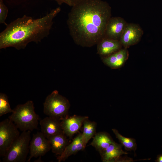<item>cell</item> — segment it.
<instances>
[{
    "label": "cell",
    "mask_w": 162,
    "mask_h": 162,
    "mask_svg": "<svg viewBox=\"0 0 162 162\" xmlns=\"http://www.w3.org/2000/svg\"><path fill=\"white\" fill-rule=\"evenodd\" d=\"M111 9L102 0H83L72 7L67 24L76 44L91 47L104 37L106 26L111 17Z\"/></svg>",
    "instance_id": "6da1fadb"
},
{
    "label": "cell",
    "mask_w": 162,
    "mask_h": 162,
    "mask_svg": "<svg viewBox=\"0 0 162 162\" xmlns=\"http://www.w3.org/2000/svg\"><path fill=\"white\" fill-rule=\"evenodd\" d=\"M61 10L58 7L36 19L25 15L7 24L0 33V49L13 47L20 50L30 42H40L49 35L53 20Z\"/></svg>",
    "instance_id": "7a4b0ae2"
},
{
    "label": "cell",
    "mask_w": 162,
    "mask_h": 162,
    "mask_svg": "<svg viewBox=\"0 0 162 162\" xmlns=\"http://www.w3.org/2000/svg\"><path fill=\"white\" fill-rule=\"evenodd\" d=\"M8 118L21 131H32L38 128L39 116L34 111L33 101L29 100L17 105Z\"/></svg>",
    "instance_id": "3957f363"
},
{
    "label": "cell",
    "mask_w": 162,
    "mask_h": 162,
    "mask_svg": "<svg viewBox=\"0 0 162 162\" xmlns=\"http://www.w3.org/2000/svg\"><path fill=\"white\" fill-rule=\"evenodd\" d=\"M70 104L68 100L60 95L57 90L53 91L46 97L44 103V113L48 116L61 120L68 116Z\"/></svg>",
    "instance_id": "277c9868"
},
{
    "label": "cell",
    "mask_w": 162,
    "mask_h": 162,
    "mask_svg": "<svg viewBox=\"0 0 162 162\" xmlns=\"http://www.w3.org/2000/svg\"><path fill=\"white\" fill-rule=\"evenodd\" d=\"M31 140V131H22L3 157L2 162H25L29 152Z\"/></svg>",
    "instance_id": "5b68a950"
},
{
    "label": "cell",
    "mask_w": 162,
    "mask_h": 162,
    "mask_svg": "<svg viewBox=\"0 0 162 162\" xmlns=\"http://www.w3.org/2000/svg\"><path fill=\"white\" fill-rule=\"evenodd\" d=\"M20 135L18 128L8 118L0 123V156L4 157Z\"/></svg>",
    "instance_id": "8992f818"
},
{
    "label": "cell",
    "mask_w": 162,
    "mask_h": 162,
    "mask_svg": "<svg viewBox=\"0 0 162 162\" xmlns=\"http://www.w3.org/2000/svg\"><path fill=\"white\" fill-rule=\"evenodd\" d=\"M51 149L50 144L48 139L41 132L33 134L29 144L30 156L27 160L30 162L33 158L45 155Z\"/></svg>",
    "instance_id": "52a82bcc"
},
{
    "label": "cell",
    "mask_w": 162,
    "mask_h": 162,
    "mask_svg": "<svg viewBox=\"0 0 162 162\" xmlns=\"http://www.w3.org/2000/svg\"><path fill=\"white\" fill-rule=\"evenodd\" d=\"M143 33L142 29L138 24L127 23L119 40L122 46L127 48L138 43Z\"/></svg>",
    "instance_id": "ba28073f"
},
{
    "label": "cell",
    "mask_w": 162,
    "mask_h": 162,
    "mask_svg": "<svg viewBox=\"0 0 162 162\" xmlns=\"http://www.w3.org/2000/svg\"><path fill=\"white\" fill-rule=\"evenodd\" d=\"M88 118L87 116L75 115L63 118L61 120L63 133L67 137L71 138L80 129L85 119Z\"/></svg>",
    "instance_id": "9c48e42d"
},
{
    "label": "cell",
    "mask_w": 162,
    "mask_h": 162,
    "mask_svg": "<svg viewBox=\"0 0 162 162\" xmlns=\"http://www.w3.org/2000/svg\"><path fill=\"white\" fill-rule=\"evenodd\" d=\"M127 24L122 18L111 17L107 23L104 37L119 40Z\"/></svg>",
    "instance_id": "30bf717a"
},
{
    "label": "cell",
    "mask_w": 162,
    "mask_h": 162,
    "mask_svg": "<svg viewBox=\"0 0 162 162\" xmlns=\"http://www.w3.org/2000/svg\"><path fill=\"white\" fill-rule=\"evenodd\" d=\"M41 132L47 137L63 132L61 120L55 117L48 116L40 120Z\"/></svg>",
    "instance_id": "8fae6325"
},
{
    "label": "cell",
    "mask_w": 162,
    "mask_h": 162,
    "mask_svg": "<svg viewBox=\"0 0 162 162\" xmlns=\"http://www.w3.org/2000/svg\"><path fill=\"white\" fill-rule=\"evenodd\" d=\"M97 44V53L104 57L109 56L121 49L122 46L118 40L104 37Z\"/></svg>",
    "instance_id": "7c38bea8"
},
{
    "label": "cell",
    "mask_w": 162,
    "mask_h": 162,
    "mask_svg": "<svg viewBox=\"0 0 162 162\" xmlns=\"http://www.w3.org/2000/svg\"><path fill=\"white\" fill-rule=\"evenodd\" d=\"M129 53L127 48L121 49L116 52L102 58L103 62L112 69L122 67L128 59Z\"/></svg>",
    "instance_id": "4fadbf2b"
},
{
    "label": "cell",
    "mask_w": 162,
    "mask_h": 162,
    "mask_svg": "<svg viewBox=\"0 0 162 162\" xmlns=\"http://www.w3.org/2000/svg\"><path fill=\"white\" fill-rule=\"evenodd\" d=\"M85 148L82 140V133H80L66 146L62 154L57 156V159L59 162L64 161L70 156Z\"/></svg>",
    "instance_id": "5bb4252c"
},
{
    "label": "cell",
    "mask_w": 162,
    "mask_h": 162,
    "mask_svg": "<svg viewBox=\"0 0 162 162\" xmlns=\"http://www.w3.org/2000/svg\"><path fill=\"white\" fill-rule=\"evenodd\" d=\"M122 146L115 142L111 144L100 154L102 162H116L122 155L128 154L122 149Z\"/></svg>",
    "instance_id": "9a60e30c"
},
{
    "label": "cell",
    "mask_w": 162,
    "mask_h": 162,
    "mask_svg": "<svg viewBox=\"0 0 162 162\" xmlns=\"http://www.w3.org/2000/svg\"><path fill=\"white\" fill-rule=\"evenodd\" d=\"M47 138L50 144L52 152L58 156L62 154L69 144L67 137L63 132Z\"/></svg>",
    "instance_id": "2e32d148"
},
{
    "label": "cell",
    "mask_w": 162,
    "mask_h": 162,
    "mask_svg": "<svg viewBox=\"0 0 162 162\" xmlns=\"http://www.w3.org/2000/svg\"><path fill=\"white\" fill-rule=\"evenodd\" d=\"M93 138L91 145L100 154L115 142L110 135L106 132L96 133Z\"/></svg>",
    "instance_id": "e0dca14e"
},
{
    "label": "cell",
    "mask_w": 162,
    "mask_h": 162,
    "mask_svg": "<svg viewBox=\"0 0 162 162\" xmlns=\"http://www.w3.org/2000/svg\"><path fill=\"white\" fill-rule=\"evenodd\" d=\"M83 125V130L82 133V140L85 148L89 140L93 138L96 133L97 123L95 122L90 121L88 118L85 119Z\"/></svg>",
    "instance_id": "ac0fdd59"
},
{
    "label": "cell",
    "mask_w": 162,
    "mask_h": 162,
    "mask_svg": "<svg viewBox=\"0 0 162 162\" xmlns=\"http://www.w3.org/2000/svg\"><path fill=\"white\" fill-rule=\"evenodd\" d=\"M112 130L116 137L118 140L122 145L124 147L126 151H133L135 152L137 148V144L135 139L123 136L116 129H112Z\"/></svg>",
    "instance_id": "d6986e66"
},
{
    "label": "cell",
    "mask_w": 162,
    "mask_h": 162,
    "mask_svg": "<svg viewBox=\"0 0 162 162\" xmlns=\"http://www.w3.org/2000/svg\"><path fill=\"white\" fill-rule=\"evenodd\" d=\"M13 112V110L10 107L7 96L4 93H0V117Z\"/></svg>",
    "instance_id": "ffe728a7"
},
{
    "label": "cell",
    "mask_w": 162,
    "mask_h": 162,
    "mask_svg": "<svg viewBox=\"0 0 162 162\" xmlns=\"http://www.w3.org/2000/svg\"><path fill=\"white\" fill-rule=\"evenodd\" d=\"M8 10L4 3L3 0H0V23L7 25L5 20L8 14Z\"/></svg>",
    "instance_id": "44dd1931"
},
{
    "label": "cell",
    "mask_w": 162,
    "mask_h": 162,
    "mask_svg": "<svg viewBox=\"0 0 162 162\" xmlns=\"http://www.w3.org/2000/svg\"><path fill=\"white\" fill-rule=\"evenodd\" d=\"M56 2L58 4L61 5L65 4L70 7H73L83 0H50Z\"/></svg>",
    "instance_id": "7402d4cb"
},
{
    "label": "cell",
    "mask_w": 162,
    "mask_h": 162,
    "mask_svg": "<svg viewBox=\"0 0 162 162\" xmlns=\"http://www.w3.org/2000/svg\"><path fill=\"white\" fill-rule=\"evenodd\" d=\"M155 161L156 162H162V154H160L157 156Z\"/></svg>",
    "instance_id": "603a6c76"
}]
</instances>
